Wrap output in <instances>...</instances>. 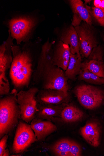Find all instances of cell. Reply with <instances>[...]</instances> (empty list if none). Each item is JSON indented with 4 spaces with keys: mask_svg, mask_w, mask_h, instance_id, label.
<instances>
[{
    "mask_svg": "<svg viewBox=\"0 0 104 156\" xmlns=\"http://www.w3.org/2000/svg\"><path fill=\"white\" fill-rule=\"evenodd\" d=\"M10 89L9 83L6 74H0V95L8 94Z\"/></svg>",
    "mask_w": 104,
    "mask_h": 156,
    "instance_id": "obj_23",
    "label": "cell"
},
{
    "mask_svg": "<svg viewBox=\"0 0 104 156\" xmlns=\"http://www.w3.org/2000/svg\"><path fill=\"white\" fill-rule=\"evenodd\" d=\"M55 105H45L38 103V110L35 118L41 120H47L51 121V119L54 117L60 116L65 106Z\"/></svg>",
    "mask_w": 104,
    "mask_h": 156,
    "instance_id": "obj_18",
    "label": "cell"
},
{
    "mask_svg": "<svg viewBox=\"0 0 104 156\" xmlns=\"http://www.w3.org/2000/svg\"><path fill=\"white\" fill-rule=\"evenodd\" d=\"M103 41H104V37H103Z\"/></svg>",
    "mask_w": 104,
    "mask_h": 156,
    "instance_id": "obj_30",
    "label": "cell"
},
{
    "mask_svg": "<svg viewBox=\"0 0 104 156\" xmlns=\"http://www.w3.org/2000/svg\"><path fill=\"white\" fill-rule=\"evenodd\" d=\"M71 141L63 139L57 142L53 147V151L58 156H70Z\"/></svg>",
    "mask_w": 104,
    "mask_h": 156,
    "instance_id": "obj_22",
    "label": "cell"
},
{
    "mask_svg": "<svg viewBox=\"0 0 104 156\" xmlns=\"http://www.w3.org/2000/svg\"><path fill=\"white\" fill-rule=\"evenodd\" d=\"M30 126L39 141L44 140L48 136L57 130L56 126L50 121L36 118L31 122Z\"/></svg>",
    "mask_w": 104,
    "mask_h": 156,
    "instance_id": "obj_14",
    "label": "cell"
},
{
    "mask_svg": "<svg viewBox=\"0 0 104 156\" xmlns=\"http://www.w3.org/2000/svg\"><path fill=\"white\" fill-rule=\"evenodd\" d=\"M84 115V112L78 108L73 105H67L63 108L61 117L65 122H72L79 120Z\"/></svg>",
    "mask_w": 104,
    "mask_h": 156,
    "instance_id": "obj_20",
    "label": "cell"
},
{
    "mask_svg": "<svg viewBox=\"0 0 104 156\" xmlns=\"http://www.w3.org/2000/svg\"><path fill=\"white\" fill-rule=\"evenodd\" d=\"M17 91L13 89L0 101V138L8 134L19 122L20 107L17 102Z\"/></svg>",
    "mask_w": 104,
    "mask_h": 156,
    "instance_id": "obj_2",
    "label": "cell"
},
{
    "mask_svg": "<svg viewBox=\"0 0 104 156\" xmlns=\"http://www.w3.org/2000/svg\"><path fill=\"white\" fill-rule=\"evenodd\" d=\"M12 53L13 60L9 72L12 82L16 89L28 87L34 73L31 52L27 48L13 45Z\"/></svg>",
    "mask_w": 104,
    "mask_h": 156,
    "instance_id": "obj_1",
    "label": "cell"
},
{
    "mask_svg": "<svg viewBox=\"0 0 104 156\" xmlns=\"http://www.w3.org/2000/svg\"><path fill=\"white\" fill-rule=\"evenodd\" d=\"M82 150L79 145L73 141H71L70 151V156L81 155Z\"/></svg>",
    "mask_w": 104,
    "mask_h": 156,
    "instance_id": "obj_25",
    "label": "cell"
},
{
    "mask_svg": "<svg viewBox=\"0 0 104 156\" xmlns=\"http://www.w3.org/2000/svg\"><path fill=\"white\" fill-rule=\"evenodd\" d=\"M69 94L58 90L44 89L39 90L37 95L38 103L45 105H59L68 101Z\"/></svg>",
    "mask_w": 104,
    "mask_h": 156,
    "instance_id": "obj_11",
    "label": "cell"
},
{
    "mask_svg": "<svg viewBox=\"0 0 104 156\" xmlns=\"http://www.w3.org/2000/svg\"><path fill=\"white\" fill-rule=\"evenodd\" d=\"M60 40L68 45L71 52L81 58L80 52L78 35L75 27L72 25L66 28L62 32Z\"/></svg>",
    "mask_w": 104,
    "mask_h": 156,
    "instance_id": "obj_17",
    "label": "cell"
},
{
    "mask_svg": "<svg viewBox=\"0 0 104 156\" xmlns=\"http://www.w3.org/2000/svg\"><path fill=\"white\" fill-rule=\"evenodd\" d=\"M85 1V3H84V4L85 5H86V4H87L88 3H90V2L91 1H89V0H87V1H85H85Z\"/></svg>",
    "mask_w": 104,
    "mask_h": 156,
    "instance_id": "obj_29",
    "label": "cell"
},
{
    "mask_svg": "<svg viewBox=\"0 0 104 156\" xmlns=\"http://www.w3.org/2000/svg\"><path fill=\"white\" fill-rule=\"evenodd\" d=\"M9 150L8 149H6L3 154L2 156H9Z\"/></svg>",
    "mask_w": 104,
    "mask_h": 156,
    "instance_id": "obj_28",
    "label": "cell"
},
{
    "mask_svg": "<svg viewBox=\"0 0 104 156\" xmlns=\"http://www.w3.org/2000/svg\"><path fill=\"white\" fill-rule=\"evenodd\" d=\"M38 141L30 125L26 122H19L14 138L13 151L16 154L22 153Z\"/></svg>",
    "mask_w": 104,
    "mask_h": 156,
    "instance_id": "obj_7",
    "label": "cell"
},
{
    "mask_svg": "<svg viewBox=\"0 0 104 156\" xmlns=\"http://www.w3.org/2000/svg\"><path fill=\"white\" fill-rule=\"evenodd\" d=\"M9 33L7 39L0 47V73H6L13 60L12 53L13 39L9 31Z\"/></svg>",
    "mask_w": 104,
    "mask_h": 156,
    "instance_id": "obj_15",
    "label": "cell"
},
{
    "mask_svg": "<svg viewBox=\"0 0 104 156\" xmlns=\"http://www.w3.org/2000/svg\"><path fill=\"white\" fill-rule=\"evenodd\" d=\"M81 133L89 144L94 147L100 145L101 130L99 124L95 122L88 123L82 127Z\"/></svg>",
    "mask_w": 104,
    "mask_h": 156,
    "instance_id": "obj_16",
    "label": "cell"
},
{
    "mask_svg": "<svg viewBox=\"0 0 104 156\" xmlns=\"http://www.w3.org/2000/svg\"><path fill=\"white\" fill-rule=\"evenodd\" d=\"M79 78L90 83L104 84V78L100 77L90 72L83 65L81 72L79 75Z\"/></svg>",
    "mask_w": 104,
    "mask_h": 156,
    "instance_id": "obj_21",
    "label": "cell"
},
{
    "mask_svg": "<svg viewBox=\"0 0 104 156\" xmlns=\"http://www.w3.org/2000/svg\"><path fill=\"white\" fill-rule=\"evenodd\" d=\"M37 24L35 19L29 16L15 18L9 23V31L12 38L16 41L18 45L28 41Z\"/></svg>",
    "mask_w": 104,
    "mask_h": 156,
    "instance_id": "obj_4",
    "label": "cell"
},
{
    "mask_svg": "<svg viewBox=\"0 0 104 156\" xmlns=\"http://www.w3.org/2000/svg\"><path fill=\"white\" fill-rule=\"evenodd\" d=\"M90 26L84 22L75 27L78 35L80 52L82 58H88L93 49L97 47L98 44Z\"/></svg>",
    "mask_w": 104,
    "mask_h": 156,
    "instance_id": "obj_8",
    "label": "cell"
},
{
    "mask_svg": "<svg viewBox=\"0 0 104 156\" xmlns=\"http://www.w3.org/2000/svg\"><path fill=\"white\" fill-rule=\"evenodd\" d=\"M94 4L95 7L104 11V0H95Z\"/></svg>",
    "mask_w": 104,
    "mask_h": 156,
    "instance_id": "obj_27",
    "label": "cell"
},
{
    "mask_svg": "<svg viewBox=\"0 0 104 156\" xmlns=\"http://www.w3.org/2000/svg\"><path fill=\"white\" fill-rule=\"evenodd\" d=\"M102 48L97 46L93 50L88 60L83 62V66L90 72L104 78V62Z\"/></svg>",
    "mask_w": 104,
    "mask_h": 156,
    "instance_id": "obj_12",
    "label": "cell"
},
{
    "mask_svg": "<svg viewBox=\"0 0 104 156\" xmlns=\"http://www.w3.org/2000/svg\"><path fill=\"white\" fill-rule=\"evenodd\" d=\"M92 13L94 18L100 25L104 26V11L95 7L92 8Z\"/></svg>",
    "mask_w": 104,
    "mask_h": 156,
    "instance_id": "obj_24",
    "label": "cell"
},
{
    "mask_svg": "<svg viewBox=\"0 0 104 156\" xmlns=\"http://www.w3.org/2000/svg\"><path fill=\"white\" fill-rule=\"evenodd\" d=\"M75 93L81 105L88 109L99 107L104 102V91L91 85H80L75 88Z\"/></svg>",
    "mask_w": 104,
    "mask_h": 156,
    "instance_id": "obj_6",
    "label": "cell"
},
{
    "mask_svg": "<svg viewBox=\"0 0 104 156\" xmlns=\"http://www.w3.org/2000/svg\"><path fill=\"white\" fill-rule=\"evenodd\" d=\"M70 53L69 46L59 41L54 47L53 65L66 71L69 65Z\"/></svg>",
    "mask_w": 104,
    "mask_h": 156,
    "instance_id": "obj_13",
    "label": "cell"
},
{
    "mask_svg": "<svg viewBox=\"0 0 104 156\" xmlns=\"http://www.w3.org/2000/svg\"><path fill=\"white\" fill-rule=\"evenodd\" d=\"M38 89L36 87L27 91L21 90L17 94V102L20 107L21 118L27 123L35 118L38 110V102L37 95Z\"/></svg>",
    "mask_w": 104,
    "mask_h": 156,
    "instance_id": "obj_5",
    "label": "cell"
},
{
    "mask_svg": "<svg viewBox=\"0 0 104 156\" xmlns=\"http://www.w3.org/2000/svg\"><path fill=\"white\" fill-rule=\"evenodd\" d=\"M82 66V58L79 57L77 54H73L71 52L69 65L65 71L67 79L75 80L77 76L81 73Z\"/></svg>",
    "mask_w": 104,
    "mask_h": 156,
    "instance_id": "obj_19",
    "label": "cell"
},
{
    "mask_svg": "<svg viewBox=\"0 0 104 156\" xmlns=\"http://www.w3.org/2000/svg\"><path fill=\"white\" fill-rule=\"evenodd\" d=\"M70 5L73 13L72 25L74 27L83 21L89 25L92 24L91 7L85 5L81 0H71Z\"/></svg>",
    "mask_w": 104,
    "mask_h": 156,
    "instance_id": "obj_10",
    "label": "cell"
},
{
    "mask_svg": "<svg viewBox=\"0 0 104 156\" xmlns=\"http://www.w3.org/2000/svg\"><path fill=\"white\" fill-rule=\"evenodd\" d=\"M68 80L63 70L52 64L45 69L41 81L42 82L44 89L58 90L68 94L69 87Z\"/></svg>",
    "mask_w": 104,
    "mask_h": 156,
    "instance_id": "obj_3",
    "label": "cell"
},
{
    "mask_svg": "<svg viewBox=\"0 0 104 156\" xmlns=\"http://www.w3.org/2000/svg\"><path fill=\"white\" fill-rule=\"evenodd\" d=\"M7 134L4 135L0 141V156H2L3 154L6 150L7 143L8 138Z\"/></svg>",
    "mask_w": 104,
    "mask_h": 156,
    "instance_id": "obj_26",
    "label": "cell"
},
{
    "mask_svg": "<svg viewBox=\"0 0 104 156\" xmlns=\"http://www.w3.org/2000/svg\"><path fill=\"white\" fill-rule=\"evenodd\" d=\"M55 41L50 42L49 39L42 46L38 59L37 67L32 77L36 83L41 82L44 71L48 65L53 64V57Z\"/></svg>",
    "mask_w": 104,
    "mask_h": 156,
    "instance_id": "obj_9",
    "label": "cell"
}]
</instances>
